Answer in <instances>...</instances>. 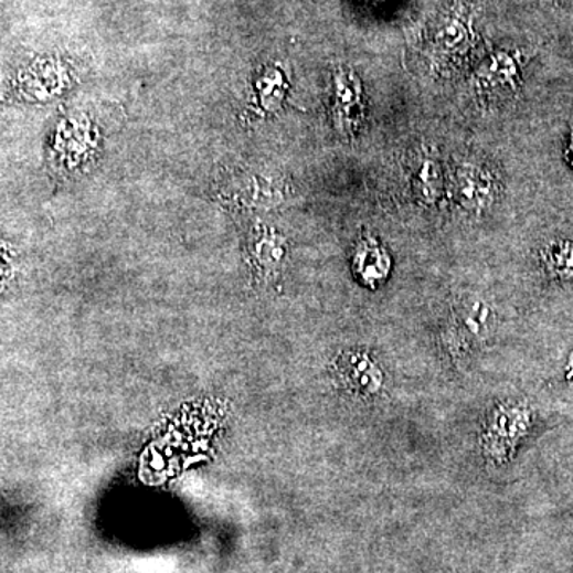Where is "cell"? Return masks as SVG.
Masks as SVG:
<instances>
[{
  "label": "cell",
  "instance_id": "obj_8",
  "mask_svg": "<svg viewBox=\"0 0 573 573\" xmlns=\"http://www.w3.org/2000/svg\"><path fill=\"white\" fill-rule=\"evenodd\" d=\"M518 74L517 61L507 53H500V55L494 56L491 63L486 67L485 81L513 85Z\"/></svg>",
  "mask_w": 573,
  "mask_h": 573
},
{
  "label": "cell",
  "instance_id": "obj_9",
  "mask_svg": "<svg viewBox=\"0 0 573 573\" xmlns=\"http://www.w3.org/2000/svg\"><path fill=\"white\" fill-rule=\"evenodd\" d=\"M567 158H569V161H571V165L573 166V131L571 135V142H569V147H567Z\"/></svg>",
  "mask_w": 573,
  "mask_h": 573
},
{
  "label": "cell",
  "instance_id": "obj_5",
  "mask_svg": "<svg viewBox=\"0 0 573 573\" xmlns=\"http://www.w3.org/2000/svg\"><path fill=\"white\" fill-rule=\"evenodd\" d=\"M354 272L365 286L380 287L388 280L392 269V259L388 251L374 237L365 236L356 248Z\"/></svg>",
  "mask_w": 573,
  "mask_h": 573
},
{
  "label": "cell",
  "instance_id": "obj_1",
  "mask_svg": "<svg viewBox=\"0 0 573 573\" xmlns=\"http://www.w3.org/2000/svg\"><path fill=\"white\" fill-rule=\"evenodd\" d=\"M496 327V311L489 303L477 297H464L453 306L443 341L454 362L464 365L475 351L491 340Z\"/></svg>",
  "mask_w": 573,
  "mask_h": 573
},
{
  "label": "cell",
  "instance_id": "obj_2",
  "mask_svg": "<svg viewBox=\"0 0 573 573\" xmlns=\"http://www.w3.org/2000/svg\"><path fill=\"white\" fill-rule=\"evenodd\" d=\"M531 425L532 413L528 405L503 402L494 406L481 434L482 456L488 464L502 465L510 460Z\"/></svg>",
  "mask_w": 573,
  "mask_h": 573
},
{
  "label": "cell",
  "instance_id": "obj_3",
  "mask_svg": "<svg viewBox=\"0 0 573 573\" xmlns=\"http://www.w3.org/2000/svg\"><path fill=\"white\" fill-rule=\"evenodd\" d=\"M338 373L342 384L362 399H376L384 389V373L369 352L352 351L342 356Z\"/></svg>",
  "mask_w": 573,
  "mask_h": 573
},
{
  "label": "cell",
  "instance_id": "obj_4",
  "mask_svg": "<svg viewBox=\"0 0 573 573\" xmlns=\"http://www.w3.org/2000/svg\"><path fill=\"white\" fill-rule=\"evenodd\" d=\"M456 198L467 211H485L496 198L494 176L482 166L460 165L456 171Z\"/></svg>",
  "mask_w": 573,
  "mask_h": 573
},
{
  "label": "cell",
  "instance_id": "obj_7",
  "mask_svg": "<svg viewBox=\"0 0 573 573\" xmlns=\"http://www.w3.org/2000/svg\"><path fill=\"white\" fill-rule=\"evenodd\" d=\"M414 193L421 203H437L443 193V174L439 163L432 155H427L414 172Z\"/></svg>",
  "mask_w": 573,
  "mask_h": 573
},
{
  "label": "cell",
  "instance_id": "obj_6",
  "mask_svg": "<svg viewBox=\"0 0 573 573\" xmlns=\"http://www.w3.org/2000/svg\"><path fill=\"white\" fill-rule=\"evenodd\" d=\"M335 112L338 125L348 131L362 117V88L354 72L340 71L335 75Z\"/></svg>",
  "mask_w": 573,
  "mask_h": 573
}]
</instances>
